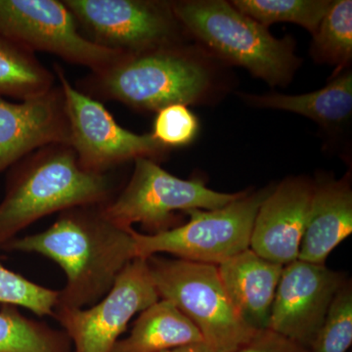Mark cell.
Returning <instances> with one entry per match:
<instances>
[{
  "mask_svg": "<svg viewBox=\"0 0 352 352\" xmlns=\"http://www.w3.org/2000/svg\"><path fill=\"white\" fill-rule=\"evenodd\" d=\"M314 190V183L303 177L272 187L254 219L250 249L284 266L298 259Z\"/></svg>",
  "mask_w": 352,
  "mask_h": 352,
  "instance_id": "obj_14",
  "label": "cell"
},
{
  "mask_svg": "<svg viewBox=\"0 0 352 352\" xmlns=\"http://www.w3.org/2000/svg\"><path fill=\"white\" fill-rule=\"evenodd\" d=\"M312 53L321 61L346 66L352 58V1H332L314 34Z\"/></svg>",
  "mask_w": 352,
  "mask_h": 352,
  "instance_id": "obj_22",
  "label": "cell"
},
{
  "mask_svg": "<svg viewBox=\"0 0 352 352\" xmlns=\"http://www.w3.org/2000/svg\"><path fill=\"white\" fill-rule=\"evenodd\" d=\"M352 344V288L346 281L333 298L310 352H347Z\"/></svg>",
  "mask_w": 352,
  "mask_h": 352,
  "instance_id": "obj_23",
  "label": "cell"
},
{
  "mask_svg": "<svg viewBox=\"0 0 352 352\" xmlns=\"http://www.w3.org/2000/svg\"><path fill=\"white\" fill-rule=\"evenodd\" d=\"M0 34L32 52L50 53L90 72L124 54L85 38L68 7L57 0H0Z\"/></svg>",
  "mask_w": 352,
  "mask_h": 352,
  "instance_id": "obj_10",
  "label": "cell"
},
{
  "mask_svg": "<svg viewBox=\"0 0 352 352\" xmlns=\"http://www.w3.org/2000/svg\"><path fill=\"white\" fill-rule=\"evenodd\" d=\"M146 259L160 300L173 303L193 322L214 352H235L258 332L236 311L217 265L157 254Z\"/></svg>",
  "mask_w": 352,
  "mask_h": 352,
  "instance_id": "obj_5",
  "label": "cell"
},
{
  "mask_svg": "<svg viewBox=\"0 0 352 352\" xmlns=\"http://www.w3.org/2000/svg\"><path fill=\"white\" fill-rule=\"evenodd\" d=\"M58 296L59 291L34 283L0 261V305L25 308L38 317L53 316Z\"/></svg>",
  "mask_w": 352,
  "mask_h": 352,
  "instance_id": "obj_24",
  "label": "cell"
},
{
  "mask_svg": "<svg viewBox=\"0 0 352 352\" xmlns=\"http://www.w3.org/2000/svg\"><path fill=\"white\" fill-rule=\"evenodd\" d=\"M56 76L36 53L0 34V96L27 100L56 85Z\"/></svg>",
  "mask_w": 352,
  "mask_h": 352,
  "instance_id": "obj_19",
  "label": "cell"
},
{
  "mask_svg": "<svg viewBox=\"0 0 352 352\" xmlns=\"http://www.w3.org/2000/svg\"><path fill=\"white\" fill-rule=\"evenodd\" d=\"M271 189L247 192L217 210H188V222L164 232L142 234L133 229L136 256L148 258L170 254L185 261L219 265L249 249L254 219Z\"/></svg>",
  "mask_w": 352,
  "mask_h": 352,
  "instance_id": "obj_7",
  "label": "cell"
},
{
  "mask_svg": "<svg viewBox=\"0 0 352 352\" xmlns=\"http://www.w3.org/2000/svg\"><path fill=\"white\" fill-rule=\"evenodd\" d=\"M83 36L102 47L129 54L180 43L171 2L65 0Z\"/></svg>",
  "mask_w": 352,
  "mask_h": 352,
  "instance_id": "obj_9",
  "label": "cell"
},
{
  "mask_svg": "<svg viewBox=\"0 0 352 352\" xmlns=\"http://www.w3.org/2000/svg\"><path fill=\"white\" fill-rule=\"evenodd\" d=\"M352 233V190L349 177L314 184L298 259L325 264Z\"/></svg>",
  "mask_w": 352,
  "mask_h": 352,
  "instance_id": "obj_16",
  "label": "cell"
},
{
  "mask_svg": "<svg viewBox=\"0 0 352 352\" xmlns=\"http://www.w3.org/2000/svg\"><path fill=\"white\" fill-rule=\"evenodd\" d=\"M69 140L66 103L59 83L45 94L18 103L0 96V173L44 146L69 144Z\"/></svg>",
  "mask_w": 352,
  "mask_h": 352,
  "instance_id": "obj_13",
  "label": "cell"
},
{
  "mask_svg": "<svg viewBox=\"0 0 352 352\" xmlns=\"http://www.w3.org/2000/svg\"><path fill=\"white\" fill-rule=\"evenodd\" d=\"M198 132V118L186 105L175 104L157 111L151 134L170 149L191 144Z\"/></svg>",
  "mask_w": 352,
  "mask_h": 352,
  "instance_id": "obj_25",
  "label": "cell"
},
{
  "mask_svg": "<svg viewBox=\"0 0 352 352\" xmlns=\"http://www.w3.org/2000/svg\"><path fill=\"white\" fill-rule=\"evenodd\" d=\"M212 74L203 60L180 43L122 54L113 64L78 82L98 101H118L139 111L191 105L207 97Z\"/></svg>",
  "mask_w": 352,
  "mask_h": 352,
  "instance_id": "obj_3",
  "label": "cell"
},
{
  "mask_svg": "<svg viewBox=\"0 0 352 352\" xmlns=\"http://www.w3.org/2000/svg\"><path fill=\"white\" fill-rule=\"evenodd\" d=\"M284 265L251 249L217 265L227 296L241 319L254 330L268 328L271 307Z\"/></svg>",
  "mask_w": 352,
  "mask_h": 352,
  "instance_id": "obj_15",
  "label": "cell"
},
{
  "mask_svg": "<svg viewBox=\"0 0 352 352\" xmlns=\"http://www.w3.org/2000/svg\"><path fill=\"white\" fill-rule=\"evenodd\" d=\"M53 71L63 90L69 145L83 170L104 175L139 157L157 162L166 156L170 149L151 133L136 134L120 126L100 101L73 87L60 65H53Z\"/></svg>",
  "mask_w": 352,
  "mask_h": 352,
  "instance_id": "obj_8",
  "label": "cell"
},
{
  "mask_svg": "<svg viewBox=\"0 0 352 352\" xmlns=\"http://www.w3.org/2000/svg\"><path fill=\"white\" fill-rule=\"evenodd\" d=\"M240 12L267 28L275 23H293L316 32L332 1L329 0H235Z\"/></svg>",
  "mask_w": 352,
  "mask_h": 352,
  "instance_id": "obj_21",
  "label": "cell"
},
{
  "mask_svg": "<svg viewBox=\"0 0 352 352\" xmlns=\"http://www.w3.org/2000/svg\"><path fill=\"white\" fill-rule=\"evenodd\" d=\"M163 352H214L205 342H196V344H187L175 347V349H170Z\"/></svg>",
  "mask_w": 352,
  "mask_h": 352,
  "instance_id": "obj_27",
  "label": "cell"
},
{
  "mask_svg": "<svg viewBox=\"0 0 352 352\" xmlns=\"http://www.w3.org/2000/svg\"><path fill=\"white\" fill-rule=\"evenodd\" d=\"M182 28L231 63L270 85H286L300 59L293 39L274 38L267 28L222 0L171 2Z\"/></svg>",
  "mask_w": 352,
  "mask_h": 352,
  "instance_id": "obj_4",
  "label": "cell"
},
{
  "mask_svg": "<svg viewBox=\"0 0 352 352\" xmlns=\"http://www.w3.org/2000/svg\"><path fill=\"white\" fill-rule=\"evenodd\" d=\"M245 193L214 191L198 178L182 179L154 160L139 157L126 186L101 208L108 219L122 228L139 223L147 234H157L177 226L176 212L217 210Z\"/></svg>",
  "mask_w": 352,
  "mask_h": 352,
  "instance_id": "obj_6",
  "label": "cell"
},
{
  "mask_svg": "<svg viewBox=\"0 0 352 352\" xmlns=\"http://www.w3.org/2000/svg\"><path fill=\"white\" fill-rule=\"evenodd\" d=\"M160 300L147 259L136 258L120 273L112 289L87 309H55L74 352H111L135 314Z\"/></svg>",
  "mask_w": 352,
  "mask_h": 352,
  "instance_id": "obj_11",
  "label": "cell"
},
{
  "mask_svg": "<svg viewBox=\"0 0 352 352\" xmlns=\"http://www.w3.org/2000/svg\"><path fill=\"white\" fill-rule=\"evenodd\" d=\"M244 98L256 107L298 113L331 129L340 126L351 118L352 74L349 71L340 74L325 87L307 94H245Z\"/></svg>",
  "mask_w": 352,
  "mask_h": 352,
  "instance_id": "obj_18",
  "label": "cell"
},
{
  "mask_svg": "<svg viewBox=\"0 0 352 352\" xmlns=\"http://www.w3.org/2000/svg\"><path fill=\"white\" fill-rule=\"evenodd\" d=\"M235 352H310L307 347L287 339L270 329L259 330Z\"/></svg>",
  "mask_w": 352,
  "mask_h": 352,
  "instance_id": "obj_26",
  "label": "cell"
},
{
  "mask_svg": "<svg viewBox=\"0 0 352 352\" xmlns=\"http://www.w3.org/2000/svg\"><path fill=\"white\" fill-rule=\"evenodd\" d=\"M102 206L60 212L43 231L15 238L1 250L34 252L55 261L66 274L55 309H82L107 295L122 270L138 258L132 230L113 223Z\"/></svg>",
  "mask_w": 352,
  "mask_h": 352,
  "instance_id": "obj_1",
  "label": "cell"
},
{
  "mask_svg": "<svg viewBox=\"0 0 352 352\" xmlns=\"http://www.w3.org/2000/svg\"><path fill=\"white\" fill-rule=\"evenodd\" d=\"M344 276L325 264L296 259L284 266L268 328L309 349L342 285Z\"/></svg>",
  "mask_w": 352,
  "mask_h": 352,
  "instance_id": "obj_12",
  "label": "cell"
},
{
  "mask_svg": "<svg viewBox=\"0 0 352 352\" xmlns=\"http://www.w3.org/2000/svg\"><path fill=\"white\" fill-rule=\"evenodd\" d=\"M204 342L200 331L173 303L159 300L141 312L129 337L111 352H163Z\"/></svg>",
  "mask_w": 352,
  "mask_h": 352,
  "instance_id": "obj_17",
  "label": "cell"
},
{
  "mask_svg": "<svg viewBox=\"0 0 352 352\" xmlns=\"http://www.w3.org/2000/svg\"><path fill=\"white\" fill-rule=\"evenodd\" d=\"M109 173L83 170L68 143L44 146L11 166L0 201V250L38 220L76 207L107 204Z\"/></svg>",
  "mask_w": 352,
  "mask_h": 352,
  "instance_id": "obj_2",
  "label": "cell"
},
{
  "mask_svg": "<svg viewBox=\"0 0 352 352\" xmlns=\"http://www.w3.org/2000/svg\"><path fill=\"white\" fill-rule=\"evenodd\" d=\"M0 352H74L63 330L28 318L17 307L0 305Z\"/></svg>",
  "mask_w": 352,
  "mask_h": 352,
  "instance_id": "obj_20",
  "label": "cell"
}]
</instances>
